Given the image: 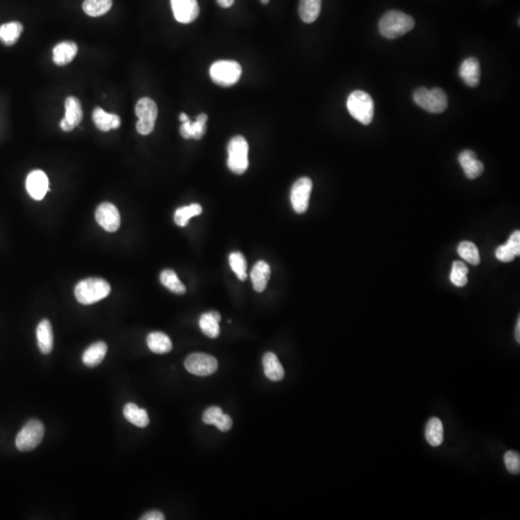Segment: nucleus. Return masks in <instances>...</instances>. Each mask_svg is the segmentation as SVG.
Listing matches in <instances>:
<instances>
[{
    "label": "nucleus",
    "mask_w": 520,
    "mask_h": 520,
    "mask_svg": "<svg viewBox=\"0 0 520 520\" xmlns=\"http://www.w3.org/2000/svg\"><path fill=\"white\" fill-rule=\"evenodd\" d=\"M415 19L403 12L388 11L382 17L379 22V29L382 35L386 39H397L405 35L415 27Z\"/></svg>",
    "instance_id": "obj_1"
},
{
    "label": "nucleus",
    "mask_w": 520,
    "mask_h": 520,
    "mask_svg": "<svg viewBox=\"0 0 520 520\" xmlns=\"http://www.w3.org/2000/svg\"><path fill=\"white\" fill-rule=\"evenodd\" d=\"M109 283L100 278H89L81 280L75 287V295L80 304H96L110 294Z\"/></svg>",
    "instance_id": "obj_2"
},
{
    "label": "nucleus",
    "mask_w": 520,
    "mask_h": 520,
    "mask_svg": "<svg viewBox=\"0 0 520 520\" xmlns=\"http://www.w3.org/2000/svg\"><path fill=\"white\" fill-rule=\"evenodd\" d=\"M350 114L361 124L370 125L374 118L375 105L369 93L364 91H355L347 100Z\"/></svg>",
    "instance_id": "obj_3"
},
{
    "label": "nucleus",
    "mask_w": 520,
    "mask_h": 520,
    "mask_svg": "<svg viewBox=\"0 0 520 520\" xmlns=\"http://www.w3.org/2000/svg\"><path fill=\"white\" fill-rule=\"evenodd\" d=\"M413 100L424 110L433 114H440L447 109V96L440 88H433L432 90L424 87L416 89L413 93Z\"/></svg>",
    "instance_id": "obj_4"
},
{
    "label": "nucleus",
    "mask_w": 520,
    "mask_h": 520,
    "mask_svg": "<svg viewBox=\"0 0 520 520\" xmlns=\"http://www.w3.org/2000/svg\"><path fill=\"white\" fill-rule=\"evenodd\" d=\"M241 75H242V68L236 61H217L212 64L210 68L212 81L222 87H231L238 82Z\"/></svg>",
    "instance_id": "obj_5"
},
{
    "label": "nucleus",
    "mask_w": 520,
    "mask_h": 520,
    "mask_svg": "<svg viewBox=\"0 0 520 520\" xmlns=\"http://www.w3.org/2000/svg\"><path fill=\"white\" fill-rule=\"evenodd\" d=\"M228 167L231 172L242 174L247 171L249 145L245 138L240 135L233 137L228 143Z\"/></svg>",
    "instance_id": "obj_6"
},
{
    "label": "nucleus",
    "mask_w": 520,
    "mask_h": 520,
    "mask_svg": "<svg viewBox=\"0 0 520 520\" xmlns=\"http://www.w3.org/2000/svg\"><path fill=\"white\" fill-rule=\"evenodd\" d=\"M44 436V426L37 419L29 420L19 431L16 438V446L21 452H29L40 445Z\"/></svg>",
    "instance_id": "obj_7"
},
{
    "label": "nucleus",
    "mask_w": 520,
    "mask_h": 520,
    "mask_svg": "<svg viewBox=\"0 0 520 520\" xmlns=\"http://www.w3.org/2000/svg\"><path fill=\"white\" fill-rule=\"evenodd\" d=\"M138 119L136 129L141 135H149L154 132L155 122L159 116L156 103L150 98H142L135 107Z\"/></svg>",
    "instance_id": "obj_8"
},
{
    "label": "nucleus",
    "mask_w": 520,
    "mask_h": 520,
    "mask_svg": "<svg viewBox=\"0 0 520 520\" xmlns=\"http://www.w3.org/2000/svg\"><path fill=\"white\" fill-rule=\"evenodd\" d=\"M184 366L189 373L206 377L215 373L218 369V361L211 355L194 353L186 357Z\"/></svg>",
    "instance_id": "obj_9"
},
{
    "label": "nucleus",
    "mask_w": 520,
    "mask_h": 520,
    "mask_svg": "<svg viewBox=\"0 0 520 520\" xmlns=\"http://www.w3.org/2000/svg\"><path fill=\"white\" fill-rule=\"evenodd\" d=\"M312 181L309 177H301L292 187L290 201L296 213L303 214L309 208Z\"/></svg>",
    "instance_id": "obj_10"
},
{
    "label": "nucleus",
    "mask_w": 520,
    "mask_h": 520,
    "mask_svg": "<svg viewBox=\"0 0 520 520\" xmlns=\"http://www.w3.org/2000/svg\"><path fill=\"white\" fill-rule=\"evenodd\" d=\"M96 220L108 233H115L120 226V212L114 204H102L96 210Z\"/></svg>",
    "instance_id": "obj_11"
},
{
    "label": "nucleus",
    "mask_w": 520,
    "mask_h": 520,
    "mask_svg": "<svg viewBox=\"0 0 520 520\" xmlns=\"http://www.w3.org/2000/svg\"><path fill=\"white\" fill-rule=\"evenodd\" d=\"M171 5L174 19L181 24H191L199 17V7L197 0H171Z\"/></svg>",
    "instance_id": "obj_12"
},
{
    "label": "nucleus",
    "mask_w": 520,
    "mask_h": 520,
    "mask_svg": "<svg viewBox=\"0 0 520 520\" xmlns=\"http://www.w3.org/2000/svg\"><path fill=\"white\" fill-rule=\"evenodd\" d=\"M65 118L60 123L63 132H71L82 122L83 111L80 100L75 97H69L65 102Z\"/></svg>",
    "instance_id": "obj_13"
},
{
    "label": "nucleus",
    "mask_w": 520,
    "mask_h": 520,
    "mask_svg": "<svg viewBox=\"0 0 520 520\" xmlns=\"http://www.w3.org/2000/svg\"><path fill=\"white\" fill-rule=\"evenodd\" d=\"M26 190L31 198L41 201L48 191V179L40 170L31 172L26 179Z\"/></svg>",
    "instance_id": "obj_14"
},
{
    "label": "nucleus",
    "mask_w": 520,
    "mask_h": 520,
    "mask_svg": "<svg viewBox=\"0 0 520 520\" xmlns=\"http://www.w3.org/2000/svg\"><path fill=\"white\" fill-rule=\"evenodd\" d=\"M458 162L468 179H475L484 172V164L477 159L476 154L472 150H463L458 155Z\"/></svg>",
    "instance_id": "obj_15"
},
{
    "label": "nucleus",
    "mask_w": 520,
    "mask_h": 520,
    "mask_svg": "<svg viewBox=\"0 0 520 520\" xmlns=\"http://www.w3.org/2000/svg\"><path fill=\"white\" fill-rule=\"evenodd\" d=\"M520 255V231H516L510 236L504 245L499 246L495 251V256L502 262H512Z\"/></svg>",
    "instance_id": "obj_16"
},
{
    "label": "nucleus",
    "mask_w": 520,
    "mask_h": 520,
    "mask_svg": "<svg viewBox=\"0 0 520 520\" xmlns=\"http://www.w3.org/2000/svg\"><path fill=\"white\" fill-rule=\"evenodd\" d=\"M206 122H208V115L201 113L197 116L196 120L191 122L190 119L186 122L182 123L181 127V134L184 139H196L201 140L206 134Z\"/></svg>",
    "instance_id": "obj_17"
},
{
    "label": "nucleus",
    "mask_w": 520,
    "mask_h": 520,
    "mask_svg": "<svg viewBox=\"0 0 520 520\" xmlns=\"http://www.w3.org/2000/svg\"><path fill=\"white\" fill-rule=\"evenodd\" d=\"M460 76L469 87H477L480 83V62L477 58L465 59L460 66Z\"/></svg>",
    "instance_id": "obj_18"
},
{
    "label": "nucleus",
    "mask_w": 520,
    "mask_h": 520,
    "mask_svg": "<svg viewBox=\"0 0 520 520\" xmlns=\"http://www.w3.org/2000/svg\"><path fill=\"white\" fill-rule=\"evenodd\" d=\"M37 341L40 351L44 355H48L53 349V332L51 323L48 319L42 320L37 327Z\"/></svg>",
    "instance_id": "obj_19"
},
{
    "label": "nucleus",
    "mask_w": 520,
    "mask_h": 520,
    "mask_svg": "<svg viewBox=\"0 0 520 520\" xmlns=\"http://www.w3.org/2000/svg\"><path fill=\"white\" fill-rule=\"evenodd\" d=\"M78 51L75 42H62L53 48V62L57 66L68 65L75 58Z\"/></svg>",
    "instance_id": "obj_20"
},
{
    "label": "nucleus",
    "mask_w": 520,
    "mask_h": 520,
    "mask_svg": "<svg viewBox=\"0 0 520 520\" xmlns=\"http://www.w3.org/2000/svg\"><path fill=\"white\" fill-rule=\"evenodd\" d=\"M93 122L100 132H107L120 127V118L116 114H109L102 108L97 107L93 112Z\"/></svg>",
    "instance_id": "obj_21"
},
{
    "label": "nucleus",
    "mask_w": 520,
    "mask_h": 520,
    "mask_svg": "<svg viewBox=\"0 0 520 520\" xmlns=\"http://www.w3.org/2000/svg\"><path fill=\"white\" fill-rule=\"evenodd\" d=\"M271 275L270 266L265 261L260 260L255 266L251 273V282L253 289L256 292H265Z\"/></svg>",
    "instance_id": "obj_22"
},
{
    "label": "nucleus",
    "mask_w": 520,
    "mask_h": 520,
    "mask_svg": "<svg viewBox=\"0 0 520 520\" xmlns=\"http://www.w3.org/2000/svg\"><path fill=\"white\" fill-rule=\"evenodd\" d=\"M107 353V345L105 342H96L89 346L83 353L82 361L86 366L93 368L100 366Z\"/></svg>",
    "instance_id": "obj_23"
},
{
    "label": "nucleus",
    "mask_w": 520,
    "mask_h": 520,
    "mask_svg": "<svg viewBox=\"0 0 520 520\" xmlns=\"http://www.w3.org/2000/svg\"><path fill=\"white\" fill-rule=\"evenodd\" d=\"M262 362L265 376L270 381L280 382L285 378V369H283L280 359L275 354L268 352L263 357Z\"/></svg>",
    "instance_id": "obj_24"
},
{
    "label": "nucleus",
    "mask_w": 520,
    "mask_h": 520,
    "mask_svg": "<svg viewBox=\"0 0 520 520\" xmlns=\"http://www.w3.org/2000/svg\"><path fill=\"white\" fill-rule=\"evenodd\" d=\"M221 321L220 313L217 312H210L208 313H204L199 318V328H201V332H204L206 337H210V339H216L220 334V326H219V322Z\"/></svg>",
    "instance_id": "obj_25"
},
{
    "label": "nucleus",
    "mask_w": 520,
    "mask_h": 520,
    "mask_svg": "<svg viewBox=\"0 0 520 520\" xmlns=\"http://www.w3.org/2000/svg\"><path fill=\"white\" fill-rule=\"evenodd\" d=\"M147 343L150 351L154 354H167L172 349L171 339L161 332H150L147 337Z\"/></svg>",
    "instance_id": "obj_26"
},
{
    "label": "nucleus",
    "mask_w": 520,
    "mask_h": 520,
    "mask_svg": "<svg viewBox=\"0 0 520 520\" xmlns=\"http://www.w3.org/2000/svg\"><path fill=\"white\" fill-rule=\"evenodd\" d=\"M124 415L128 422L139 428L147 427L150 424V418L147 411L145 409H140L134 403H128L125 406Z\"/></svg>",
    "instance_id": "obj_27"
},
{
    "label": "nucleus",
    "mask_w": 520,
    "mask_h": 520,
    "mask_svg": "<svg viewBox=\"0 0 520 520\" xmlns=\"http://www.w3.org/2000/svg\"><path fill=\"white\" fill-rule=\"evenodd\" d=\"M425 437L429 445L438 447L441 445L445 440V428L440 419L432 418L428 421L426 426Z\"/></svg>",
    "instance_id": "obj_28"
},
{
    "label": "nucleus",
    "mask_w": 520,
    "mask_h": 520,
    "mask_svg": "<svg viewBox=\"0 0 520 520\" xmlns=\"http://www.w3.org/2000/svg\"><path fill=\"white\" fill-rule=\"evenodd\" d=\"M24 31V26L19 21L8 22L0 26V41L5 46H11L18 42Z\"/></svg>",
    "instance_id": "obj_29"
},
{
    "label": "nucleus",
    "mask_w": 520,
    "mask_h": 520,
    "mask_svg": "<svg viewBox=\"0 0 520 520\" xmlns=\"http://www.w3.org/2000/svg\"><path fill=\"white\" fill-rule=\"evenodd\" d=\"M322 0H300L299 13L302 21L312 24L321 12Z\"/></svg>",
    "instance_id": "obj_30"
},
{
    "label": "nucleus",
    "mask_w": 520,
    "mask_h": 520,
    "mask_svg": "<svg viewBox=\"0 0 520 520\" xmlns=\"http://www.w3.org/2000/svg\"><path fill=\"white\" fill-rule=\"evenodd\" d=\"M113 0H85L82 8L88 16L97 18L107 14L112 8Z\"/></svg>",
    "instance_id": "obj_31"
},
{
    "label": "nucleus",
    "mask_w": 520,
    "mask_h": 520,
    "mask_svg": "<svg viewBox=\"0 0 520 520\" xmlns=\"http://www.w3.org/2000/svg\"><path fill=\"white\" fill-rule=\"evenodd\" d=\"M160 282L174 294L183 295L186 292V285L181 282L176 272L171 269L164 270L160 274Z\"/></svg>",
    "instance_id": "obj_32"
},
{
    "label": "nucleus",
    "mask_w": 520,
    "mask_h": 520,
    "mask_svg": "<svg viewBox=\"0 0 520 520\" xmlns=\"http://www.w3.org/2000/svg\"><path fill=\"white\" fill-rule=\"evenodd\" d=\"M201 212H203V208L198 204L182 206L174 212V223L179 226H186L192 217L199 216Z\"/></svg>",
    "instance_id": "obj_33"
},
{
    "label": "nucleus",
    "mask_w": 520,
    "mask_h": 520,
    "mask_svg": "<svg viewBox=\"0 0 520 520\" xmlns=\"http://www.w3.org/2000/svg\"><path fill=\"white\" fill-rule=\"evenodd\" d=\"M458 253L460 258L472 265L477 266L480 265L481 258L479 250L474 243L469 241H463L458 246Z\"/></svg>",
    "instance_id": "obj_34"
},
{
    "label": "nucleus",
    "mask_w": 520,
    "mask_h": 520,
    "mask_svg": "<svg viewBox=\"0 0 520 520\" xmlns=\"http://www.w3.org/2000/svg\"><path fill=\"white\" fill-rule=\"evenodd\" d=\"M468 268L463 261H454L451 271L450 280L457 287H463L468 283Z\"/></svg>",
    "instance_id": "obj_35"
},
{
    "label": "nucleus",
    "mask_w": 520,
    "mask_h": 520,
    "mask_svg": "<svg viewBox=\"0 0 520 520\" xmlns=\"http://www.w3.org/2000/svg\"><path fill=\"white\" fill-rule=\"evenodd\" d=\"M229 265L240 280L247 278V261L242 253L234 251L229 255Z\"/></svg>",
    "instance_id": "obj_36"
},
{
    "label": "nucleus",
    "mask_w": 520,
    "mask_h": 520,
    "mask_svg": "<svg viewBox=\"0 0 520 520\" xmlns=\"http://www.w3.org/2000/svg\"><path fill=\"white\" fill-rule=\"evenodd\" d=\"M505 465L508 472L512 474H519L520 473V456L519 453L514 451H508L504 456Z\"/></svg>",
    "instance_id": "obj_37"
},
{
    "label": "nucleus",
    "mask_w": 520,
    "mask_h": 520,
    "mask_svg": "<svg viewBox=\"0 0 520 520\" xmlns=\"http://www.w3.org/2000/svg\"><path fill=\"white\" fill-rule=\"evenodd\" d=\"M224 413L221 408L219 406H210L208 410L204 411L203 415L204 422L208 424V425H217L219 421L221 420L222 416Z\"/></svg>",
    "instance_id": "obj_38"
},
{
    "label": "nucleus",
    "mask_w": 520,
    "mask_h": 520,
    "mask_svg": "<svg viewBox=\"0 0 520 520\" xmlns=\"http://www.w3.org/2000/svg\"><path fill=\"white\" fill-rule=\"evenodd\" d=\"M216 427L221 431V432H228L233 427V419L228 415L224 413L222 416L221 420L217 424Z\"/></svg>",
    "instance_id": "obj_39"
},
{
    "label": "nucleus",
    "mask_w": 520,
    "mask_h": 520,
    "mask_svg": "<svg viewBox=\"0 0 520 520\" xmlns=\"http://www.w3.org/2000/svg\"><path fill=\"white\" fill-rule=\"evenodd\" d=\"M142 520H164L165 516L159 511H150L141 517Z\"/></svg>",
    "instance_id": "obj_40"
},
{
    "label": "nucleus",
    "mask_w": 520,
    "mask_h": 520,
    "mask_svg": "<svg viewBox=\"0 0 520 520\" xmlns=\"http://www.w3.org/2000/svg\"><path fill=\"white\" fill-rule=\"evenodd\" d=\"M216 1L222 8H229L233 6L235 0H216Z\"/></svg>",
    "instance_id": "obj_41"
},
{
    "label": "nucleus",
    "mask_w": 520,
    "mask_h": 520,
    "mask_svg": "<svg viewBox=\"0 0 520 520\" xmlns=\"http://www.w3.org/2000/svg\"><path fill=\"white\" fill-rule=\"evenodd\" d=\"M516 340L517 343H520V317L517 318L516 326Z\"/></svg>",
    "instance_id": "obj_42"
},
{
    "label": "nucleus",
    "mask_w": 520,
    "mask_h": 520,
    "mask_svg": "<svg viewBox=\"0 0 520 520\" xmlns=\"http://www.w3.org/2000/svg\"><path fill=\"white\" fill-rule=\"evenodd\" d=\"M179 120H181V123L186 122V120H189L188 116L186 114V113H181V115H179Z\"/></svg>",
    "instance_id": "obj_43"
},
{
    "label": "nucleus",
    "mask_w": 520,
    "mask_h": 520,
    "mask_svg": "<svg viewBox=\"0 0 520 520\" xmlns=\"http://www.w3.org/2000/svg\"><path fill=\"white\" fill-rule=\"evenodd\" d=\"M261 2H262L263 4H268L269 3L270 0H260Z\"/></svg>",
    "instance_id": "obj_44"
}]
</instances>
